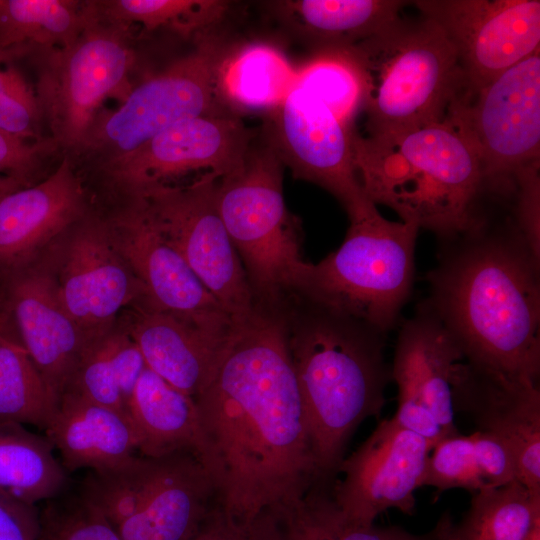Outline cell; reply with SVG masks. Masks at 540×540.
<instances>
[{"label": "cell", "instance_id": "28", "mask_svg": "<svg viewBox=\"0 0 540 540\" xmlns=\"http://www.w3.org/2000/svg\"><path fill=\"white\" fill-rule=\"evenodd\" d=\"M136 429L138 451L158 457L177 451L196 452L198 418L194 398L180 392L148 367L127 403Z\"/></svg>", "mask_w": 540, "mask_h": 540}, {"label": "cell", "instance_id": "41", "mask_svg": "<svg viewBox=\"0 0 540 540\" xmlns=\"http://www.w3.org/2000/svg\"><path fill=\"white\" fill-rule=\"evenodd\" d=\"M105 340L116 382L127 409L130 396L147 365L139 347L125 331H108Z\"/></svg>", "mask_w": 540, "mask_h": 540}, {"label": "cell", "instance_id": "18", "mask_svg": "<svg viewBox=\"0 0 540 540\" xmlns=\"http://www.w3.org/2000/svg\"><path fill=\"white\" fill-rule=\"evenodd\" d=\"M57 295L88 341L108 332L116 314L146 293L115 249L107 214L93 208L69 229Z\"/></svg>", "mask_w": 540, "mask_h": 540}, {"label": "cell", "instance_id": "15", "mask_svg": "<svg viewBox=\"0 0 540 540\" xmlns=\"http://www.w3.org/2000/svg\"><path fill=\"white\" fill-rule=\"evenodd\" d=\"M463 355L426 300L405 320L397 337L391 379L398 387L397 424L433 447L458 434L451 375Z\"/></svg>", "mask_w": 540, "mask_h": 540}, {"label": "cell", "instance_id": "21", "mask_svg": "<svg viewBox=\"0 0 540 540\" xmlns=\"http://www.w3.org/2000/svg\"><path fill=\"white\" fill-rule=\"evenodd\" d=\"M91 210L87 189L70 159L41 181L0 198V272L26 269L46 244Z\"/></svg>", "mask_w": 540, "mask_h": 540}, {"label": "cell", "instance_id": "31", "mask_svg": "<svg viewBox=\"0 0 540 540\" xmlns=\"http://www.w3.org/2000/svg\"><path fill=\"white\" fill-rule=\"evenodd\" d=\"M90 15V0H0V51L67 46Z\"/></svg>", "mask_w": 540, "mask_h": 540}, {"label": "cell", "instance_id": "43", "mask_svg": "<svg viewBox=\"0 0 540 540\" xmlns=\"http://www.w3.org/2000/svg\"><path fill=\"white\" fill-rule=\"evenodd\" d=\"M186 540H248L243 529L214 506L195 532Z\"/></svg>", "mask_w": 540, "mask_h": 540}, {"label": "cell", "instance_id": "4", "mask_svg": "<svg viewBox=\"0 0 540 540\" xmlns=\"http://www.w3.org/2000/svg\"><path fill=\"white\" fill-rule=\"evenodd\" d=\"M353 163L364 194L401 221L440 240L465 230L484 176L466 137L447 121L352 136Z\"/></svg>", "mask_w": 540, "mask_h": 540}, {"label": "cell", "instance_id": "19", "mask_svg": "<svg viewBox=\"0 0 540 540\" xmlns=\"http://www.w3.org/2000/svg\"><path fill=\"white\" fill-rule=\"evenodd\" d=\"M265 116V139L293 177L322 187L345 208L364 194L353 163L354 130L320 100L294 88Z\"/></svg>", "mask_w": 540, "mask_h": 540}, {"label": "cell", "instance_id": "17", "mask_svg": "<svg viewBox=\"0 0 540 540\" xmlns=\"http://www.w3.org/2000/svg\"><path fill=\"white\" fill-rule=\"evenodd\" d=\"M433 446L391 419L382 420L370 436L339 466L341 479L332 496L350 518L373 524L390 508L415 511V491L423 487Z\"/></svg>", "mask_w": 540, "mask_h": 540}, {"label": "cell", "instance_id": "44", "mask_svg": "<svg viewBox=\"0 0 540 540\" xmlns=\"http://www.w3.org/2000/svg\"><path fill=\"white\" fill-rule=\"evenodd\" d=\"M21 183L17 182L16 180L0 175V198L12 191H15L17 189L23 188Z\"/></svg>", "mask_w": 540, "mask_h": 540}, {"label": "cell", "instance_id": "20", "mask_svg": "<svg viewBox=\"0 0 540 540\" xmlns=\"http://www.w3.org/2000/svg\"><path fill=\"white\" fill-rule=\"evenodd\" d=\"M454 411L471 417L478 431L512 451L517 481L540 492L539 383L508 377L459 361L451 375Z\"/></svg>", "mask_w": 540, "mask_h": 540}, {"label": "cell", "instance_id": "33", "mask_svg": "<svg viewBox=\"0 0 540 540\" xmlns=\"http://www.w3.org/2000/svg\"><path fill=\"white\" fill-rule=\"evenodd\" d=\"M97 15L145 32L168 30L194 42L218 32L231 3L221 0H92Z\"/></svg>", "mask_w": 540, "mask_h": 540}, {"label": "cell", "instance_id": "38", "mask_svg": "<svg viewBox=\"0 0 540 540\" xmlns=\"http://www.w3.org/2000/svg\"><path fill=\"white\" fill-rule=\"evenodd\" d=\"M63 158L56 144L48 137L24 139L0 129V175L23 186L35 184L42 172Z\"/></svg>", "mask_w": 540, "mask_h": 540}, {"label": "cell", "instance_id": "46", "mask_svg": "<svg viewBox=\"0 0 540 540\" xmlns=\"http://www.w3.org/2000/svg\"><path fill=\"white\" fill-rule=\"evenodd\" d=\"M525 540H540V516L532 523Z\"/></svg>", "mask_w": 540, "mask_h": 540}, {"label": "cell", "instance_id": "29", "mask_svg": "<svg viewBox=\"0 0 540 540\" xmlns=\"http://www.w3.org/2000/svg\"><path fill=\"white\" fill-rule=\"evenodd\" d=\"M517 481L515 457L495 436L476 431L447 436L432 449L423 486L440 494L460 488L474 494Z\"/></svg>", "mask_w": 540, "mask_h": 540}, {"label": "cell", "instance_id": "12", "mask_svg": "<svg viewBox=\"0 0 540 540\" xmlns=\"http://www.w3.org/2000/svg\"><path fill=\"white\" fill-rule=\"evenodd\" d=\"M218 179L210 175L188 184L159 186L133 200L143 202L164 240L238 322L253 312L255 301L216 208L214 189Z\"/></svg>", "mask_w": 540, "mask_h": 540}, {"label": "cell", "instance_id": "9", "mask_svg": "<svg viewBox=\"0 0 540 540\" xmlns=\"http://www.w3.org/2000/svg\"><path fill=\"white\" fill-rule=\"evenodd\" d=\"M229 48L219 32L195 40L189 52L133 85L117 108H101L68 157L78 174L136 149L180 121L231 112L217 87Z\"/></svg>", "mask_w": 540, "mask_h": 540}, {"label": "cell", "instance_id": "36", "mask_svg": "<svg viewBox=\"0 0 540 540\" xmlns=\"http://www.w3.org/2000/svg\"><path fill=\"white\" fill-rule=\"evenodd\" d=\"M39 522L37 540H121L104 515L81 496L50 502Z\"/></svg>", "mask_w": 540, "mask_h": 540}, {"label": "cell", "instance_id": "13", "mask_svg": "<svg viewBox=\"0 0 540 540\" xmlns=\"http://www.w3.org/2000/svg\"><path fill=\"white\" fill-rule=\"evenodd\" d=\"M540 50L452 105L447 122L475 150L484 179L539 165Z\"/></svg>", "mask_w": 540, "mask_h": 540}, {"label": "cell", "instance_id": "3", "mask_svg": "<svg viewBox=\"0 0 540 540\" xmlns=\"http://www.w3.org/2000/svg\"><path fill=\"white\" fill-rule=\"evenodd\" d=\"M277 305L319 476L334 480L356 429L385 405L386 334L297 292Z\"/></svg>", "mask_w": 540, "mask_h": 540}, {"label": "cell", "instance_id": "34", "mask_svg": "<svg viewBox=\"0 0 540 540\" xmlns=\"http://www.w3.org/2000/svg\"><path fill=\"white\" fill-rule=\"evenodd\" d=\"M55 406L27 350L0 334V424L45 429Z\"/></svg>", "mask_w": 540, "mask_h": 540}, {"label": "cell", "instance_id": "1", "mask_svg": "<svg viewBox=\"0 0 540 540\" xmlns=\"http://www.w3.org/2000/svg\"><path fill=\"white\" fill-rule=\"evenodd\" d=\"M194 401L195 454L215 505L243 530L321 479L278 305L234 322Z\"/></svg>", "mask_w": 540, "mask_h": 540}, {"label": "cell", "instance_id": "24", "mask_svg": "<svg viewBox=\"0 0 540 540\" xmlns=\"http://www.w3.org/2000/svg\"><path fill=\"white\" fill-rule=\"evenodd\" d=\"M46 438L65 470L102 471L127 461L138 450L136 429L126 412L65 391L45 427Z\"/></svg>", "mask_w": 540, "mask_h": 540}, {"label": "cell", "instance_id": "26", "mask_svg": "<svg viewBox=\"0 0 540 540\" xmlns=\"http://www.w3.org/2000/svg\"><path fill=\"white\" fill-rule=\"evenodd\" d=\"M399 0H284L268 3L274 17L314 52L349 51L400 16Z\"/></svg>", "mask_w": 540, "mask_h": 540}, {"label": "cell", "instance_id": "35", "mask_svg": "<svg viewBox=\"0 0 540 540\" xmlns=\"http://www.w3.org/2000/svg\"><path fill=\"white\" fill-rule=\"evenodd\" d=\"M299 88L331 110L342 122L352 127L354 119L364 107V79L362 71L349 51H316L296 68Z\"/></svg>", "mask_w": 540, "mask_h": 540}, {"label": "cell", "instance_id": "30", "mask_svg": "<svg viewBox=\"0 0 540 540\" xmlns=\"http://www.w3.org/2000/svg\"><path fill=\"white\" fill-rule=\"evenodd\" d=\"M540 516V492L518 481L472 494L463 518L444 513L433 529L436 540H525Z\"/></svg>", "mask_w": 540, "mask_h": 540}, {"label": "cell", "instance_id": "40", "mask_svg": "<svg viewBox=\"0 0 540 540\" xmlns=\"http://www.w3.org/2000/svg\"><path fill=\"white\" fill-rule=\"evenodd\" d=\"M513 214L531 249L540 256L539 165L522 168L514 174Z\"/></svg>", "mask_w": 540, "mask_h": 540}, {"label": "cell", "instance_id": "27", "mask_svg": "<svg viewBox=\"0 0 540 540\" xmlns=\"http://www.w3.org/2000/svg\"><path fill=\"white\" fill-rule=\"evenodd\" d=\"M296 84V68L277 47L245 43L230 47L218 71L217 87L232 113L269 114L287 98Z\"/></svg>", "mask_w": 540, "mask_h": 540}, {"label": "cell", "instance_id": "6", "mask_svg": "<svg viewBox=\"0 0 540 540\" xmlns=\"http://www.w3.org/2000/svg\"><path fill=\"white\" fill-rule=\"evenodd\" d=\"M345 209L350 224L343 243L307 264L297 293L387 334L411 294L420 229L384 218L365 194Z\"/></svg>", "mask_w": 540, "mask_h": 540}, {"label": "cell", "instance_id": "10", "mask_svg": "<svg viewBox=\"0 0 540 540\" xmlns=\"http://www.w3.org/2000/svg\"><path fill=\"white\" fill-rule=\"evenodd\" d=\"M80 496L121 540H186L215 506L211 479L192 451L148 457L91 471Z\"/></svg>", "mask_w": 540, "mask_h": 540}, {"label": "cell", "instance_id": "23", "mask_svg": "<svg viewBox=\"0 0 540 540\" xmlns=\"http://www.w3.org/2000/svg\"><path fill=\"white\" fill-rule=\"evenodd\" d=\"M232 327L205 328L167 312L134 305L124 331L139 347L149 369L195 398L208 382Z\"/></svg>", "mask_w": 540, "mask_h": 540}, {"label": "cell", "instance_id": "25", "mask_svg": "<svg viewBox=\"0 0 540 540\" xmlns=\"http://www.w3.org/2000/svg\"><path fill=\"white\" fill-rule=\"evenodd\" d=\"M333 481L317 480L301 497L265 511L245 530L248 540H436L397 526L358 522L336 504Z\"/></svg>", "mask_w": 540, "mask_h": 540}, {"label": "cell", "instance_id": "11", "mask_svg": "<svg viewBox=\"0 0 540 540\" xmlns=\"http://www.w3.org/2000/svg\"><path fill=\"white\" fill-rule=\"evenodd\" d=\"M254 138L232 112L198 116L83 175L96 180L118 206L155 187L188 184L210 175L222 178L241 166Z\"/></svg>", "mask_w": 540, "mask_h": 540}, {"label": "cell", "instance_id": "2", "mask_svg": "<svg viewBox=\"0 0 540 540\" xmlns=\"http://www.w3.org/2000/svg\"><path fill=\"white\" fill-rule=\"evenodd\" d=\"M440 241L426 301L464 361L539 383L540 256L510 196L483 194L468 227Z\"/></svg>", "mask_w": 540, "mask_h": 540}, {"label": "cell", "instance_id": "22", "mask_svg": "<svg viewBox=\"0 0 540 540\" xmlns=\"http://www.w3.org/2000/svg\"><path fill=\"white\" fill-rule=\"evenodd\" d=\"M10 301L23 347L57 404L91 341L62 307L56 281L42 271L13 275Z\"/></svg>", "mask_w": 540, "mask_h": 540}, {"label": "cell", "instance_id": "7", "mask_svg": "<svg viewBox=\"0 0 540 540\" xmlns=\"http://www.w3.org/2000/svg\"><path fill=\"white\" fill-rule=\"evenodd\" d=\"M283 168L266 139L253 142L241 166L218 179L214 189L254 301L268 306L298 291L308 264L300 220L284 201Z\"/></svg>", "mask_w": 540, "mask_h": 540}, {"label": "cell", "instance_id": "16", "mask_svg": "<svg viewBox=\"0 0 540 540\" xmlns=\"http://www.w3.org/2000/svg\"><path fill=\"white\" fill-rule=\"evenodd\" d=\"M113 245L146 293L145 307L201 327L229 330L234 321L164 240L140 199L107 213Z\"/></svg>", "mask_w": 540, "mask_h": 540}, {"label": "cell", "instance_id": "42", "mask_svg": "<svg viewBox=\"0 0 540 540\" xmlns=\"http://www.w3.org/2000/svg\"><path fill=\"white\" fill-rule=\"evenodd\" d=\"M39 528L34 505L0 490V540H37Z\"/></svg>", "mask_w": 540, "mask_h": 540}, {"label": "cell", "instance_id": "45", "mask_svg": "<svg viewBox=\"0 0 540 540\" xmlns=\"http://www.w3.org/2000/svg\"><path fill=\"white\" fill-rule=\"evenodd\" d=\"M15 59L13 52L0 51V93L4 89L6 84V70L1 68V64L7 60Z\"/></svg>", "mask_w": 540, "mask_h": 540}, {"label": "cell", "instance_id": "14", "mask_svg": "<svg viewBox=\"0 0 540 540\" xmlns=\"http://www.w3.org/2000/svg\"><path fill=\"white\" fill-rule=\"evenodd\" d=\"M455 47L471 93L540 50L539 0H417Z\"/></svg>", "mask_w": 540, "mask_h": 540}, {"label": "cell", "instance_id": "32", "mask_svg": "<svg viewBox=\"0 0 540 540\" xmlns=\"http://www.w3.org/2000/svg\"><path fill=\"white\" fill-rule=\"evenodd\" d=\"M66 479L46 437L27 431L21 424H0L1 491L34 505L59 495Z\"/></svg>", "mask_w": 540, "mask_h": 540}, {"label": "cell", "instance_id": "37", "mask_svg": "<svg viewBox=\"0 0 540 540\" xmlns=\"http://www.w3.org/2000/svg\"><path fill=\"white\" fill-rule=\"evenodd\" d=\"M65 391L75 392L96 404L128 413L112 369L105 333L86 346Z\"/></svg>", "mask_w": 540, "mask_h": 540}, {"label": "cell", "instance_id": "8", "mask_svg": "<svg viewBox=\"0 0 540 540\" xmlns=\"http://www.w3.org/2000/svg\"><path fill=\"white\" fill-rule=\"evenodd\" d=\"M90 6V18L71 44L34 47L21 56L34 69L40 128L63 157L76 152L103 102L110 97L122 101L133 86V27L103 20L92 0Z\"/></svg>", "mask_w": 540, "mask_h": 540}, {"label": "cell", "instance_id": "5", "mask_svg": "<svg viewBox=\"0 0 540 540\" xmlns=\"http://www.w3.org/2000/svg\"><path fill=\"white\" fill-rule=\"evenodd\" d=\"M349 52L363 74L368 135L443 122L466 91L455 47L425 16H399Z\"/></svg>", "mask_w": 540, "mask_h": 540}, {"label": "cell", "instance_id": "39", "mask_svg": "<svg viewBox=\"0 0 540 540\" xmlns=\"http://www.w3.org/2000/svg\"><path fill=\"white\" fill-rule=\"evenodd\" d=\"M5 70L6 84L0 93V129L24 139L45 137L41 132L32 87L13 65Z\"/></svg>", "mask_w": 540, "mask_h": 540}]
</instances>
